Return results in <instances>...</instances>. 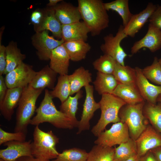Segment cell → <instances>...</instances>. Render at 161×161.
Segmentation results:
<instances>
[{
    "mask_svg": "<svg viewBox=\"0 0 161 161\" xmlns=\"http://www.w3.org/2000/svg\"><path fill=\"white\" fill-rule=\"evenodd\" d=\"M53 98L49 91L45 89L44 98L36 109V114L31 120L30 124L36 126L43 123L48 122L58 129H69L78 127V123L57 109Z\"/></svg>",
    "mask_w": 161,
    "mask_h": 161,
    "instance_id": "obj_1",
    "label": "cell"
},
{
    "mask_svg": "<svg viewBox=\"0 0 161 161\" xmlns=\"http://www.w3.org/2000/svg\"><path fill=\"white\" fill-rule=\"evenodd\" d=\"M81 19L89 28L91 35H98L109 26V19L101 0H78Z\"/></svg>",
    "mask_w": 161,
    "mask_h": 161,
    "instance_id": "obj_2",
    "label": "cell"
},
{
    "mask_svg": "<svg viewBox=\"0 0 161 161\" xmlns=\"http://www.w3.org/2000/svg\"><path fill=\"white\" fill-rule=\"evenodd\" d=\"M43 89H36L28 85L23 88L16 115L15 132L26 134L27 127L36 110V103Z\"/></svg>",
    "mask_w": 161,
    "mask_h": 161,
    "instance_id": "obj_3",
    "label": "cell"
},
{
    "mask_svg": "<svg viewBox=\"0 0 161 161\" xmlns=\"http://www.w3.org/2000/svg\"><path fill=\"white\" fill-rule=\"evenodd\" d=\"M99 102L101 111L100 119L91 130L95 136L98 137L111 123L120 121L119 113L121 108L126 103L121 99L112 94L102 95Z\"/></svg>",
    "mask_w": 161,
    "mask_h": 161,
    "instance_id": "obj_4",
    "label": "cell"
},
{
    "mask_svg": "<svg viewBox=\"0 0 161 161\" xmlns=\"http://www.w3.org/2000/svg\"><path fill=\"white\" fill-rule=\"evenodd\" d=\"M33 141L31 143L32 156L35 158L49 160L56 158L59 153L56 149L59 138L52 131L45 132L36 126L33 133Z\"/></svg>",
    "mask_w": 161,
    "mask_h": 161,
    "instance_id": "obj_5",
    "label": "cell"
},
{
    "mask_svg": "<svg viewBox=\"0 0 161 161\" xmlns=\"http://www.w3.org/2000/svg\"><path fill=\"white\" fill-rule=\"evenodd\" d=\"M145 101L135 104H126L120 109L119 117L120 121L127 125L130 137L135 140L149 124L143 109Z\"/></svg>",
    "mask_w": 161,
    "mask_h": 161,
    "instance_id": "obj_6",
    "label": "cell"
},
{
    "mask_svg": "<svg viewBox=\"0 0 161 161\" xmlns=\"http://www.w3.org/2000/svg\"><path fill=\"white\" fill-rule=\"evenodd\" d=\"M128 36L124 31V27L120 25L115 35L110 33L103 37L104 43L100 46L104 54L108 55L120 64L124 66V60L127 54L120 45L121 41Z\"/></svg>",
    "mask_w": 161,
    "mask_h": 161,
    "instance_id": "obj_7",
    "label": "cell"
},
{
    "mask_svg": "<svg viewBox=\"0 0 161 161\" xmlns=\"http://www.w3.org/2000/svg\"><path fill=\"white\" fill-rule=\"evenodd\" d=\"M130 138L127 125L120 122L113 124L109 129L101 133L94 143L104 147H111L126 142Z\"/></svg>",
    "mask_w": 161,
    "mask_h": 161,
    "instance_id": "obj_8",
    "label": "cell"
},
{
    "mask_svg": "<svg viewBox=\"0 0 161 161\" xmlns=\"http://www.w3.org/2000/svg\"><path fill=\"white\" fill-rule=\"evenodd\" d=\"M32 43L37 50V55L40 60H50L53 50L64 42L62 38L56 40L49 35L47 30L36 32L32 37Z\"/></svg>",
    "mask_w": 161,
    "mask_h": 161,
    "instance_id": "obj_9",
    "label": "cell"
},
{
    "mask_svg": "<svg viewBox=\"0 0 161 161\" xmlns=\"http://www.w3.org/2000/svg\"><path fill=\"white\" fill-rule=\"evenodd\" d=\"M36 73L32 66L23 62L6 75L5 83L8 89L23 88L30 84Z\"/></svg>",
    "mask_w": 161,
    "mask_h": 161,
    "instance_id": "obj_10",
    "label": "cell"
},
{
    "mask_svg": "<svg viewBox=\"0 0 161 161\" xmlns=\"http://www.w3.org/2000/svg\"><path fill=\"white\" fill-rule=\"evenodd\" d=\"M135 141L137 154L143 157L150 150L161 147V134L148 124Z\"/></svg>",
    "mask_w": 161,
    "mask_h": 161,
    "instance_id": "obj_11",
    "label": "cell"
},
{
    "mask_svg": "<svg viewBox=\"0 0 161 161\" xmlns=\"http://www.w3.org/2000/svg\"><path fill=\"white\" fill-rule=\"evenodd\" d=\"M86 96L83 105V108L80 120L78 122V131L77 134L89 129V121L92 117L95 112L100 108L99 102H96L94 97L93 86L89 84L84 87Z\"/></svg>",
    "mask_w": 161,
    "mask_h": 161,
    "instance_id": "obj_12",
    "label": "cell"
},
{
    "mask_svg": "<svg viewBox=\"0 0 161 161\" xmlns=\"http://www.w3.org/2000/svg\"><path fill=\"white\" fill-rule=\"evenodd\" d=\"M148 49L155 52L161 49V30L149 23L147 32L141 39L136 41L131 48L132 55L137 53L143 48Z\"/></svg>",
    "mask_w": 161,
    "mask_h": 161,
    "instance_id": "obj_13",
    "label": "cell"
},
{
    "mask_svg": "<svg viewBox=\"0 0 161 161\" xmlns=\"http://www.w3.org/2000/svg\"><path fill=\"white\" fill-rule=\"evenodd\" d=\"M31 140L20 142L11 141L4 145L6 148L0 150V158L4 161H16L23 157H33L31 151Z\"/></svg>",
    "mask_w": 161,
    "mask_h": 161,
    "instance_id": "obj_14",
    "label": "cell"
},
{
    "mask_svg": "<svg viewBox=\"0 0 161 161\" xmlns=\"http://www.w3.org/2000/svg\"><path fill=\"white\" fill-rule=\"evenodd\" d=\"M136 84L144 100L148 103L157 104V98L161 94V86L150 83L143 74L141 69L135 68Z\"/></svg>",
    "mask_w": 161,
    "mask_h": 161,
    "instance_id": "obj_15",
    "label": "cell"
},
{
    "mask_svg": "<svg viewBox=\"0 0 161 161\" xmlns=\"http://www.w3.org/2000/svg\"><path fill=\"white\" fill-rule=\"evenodd\" d=\"M157 5L152 2L148 3L146 8L137 14H133L131 19L124 27V31L128 37H134L143 27L157 9Z\"/></svg>",
    "mask_w": 161,
    "mask_h": 161,
    "instance_id": "obj_16",
    "label": "cell"
},
{
    "mask_svg": "<svg viewBox=\"0 0 161 161\" xmlns=\"http://www.w3.org/2000/svg\"><path fill=\"white\" fill-rule=\"evenodd\" d=\"M52 7L56 18L62 25L78 22L81 19L78 7L71 3L63 1Z\"/></svg>",
    "mask_w": 161,
    "mask_h": 161,
    "instance_id": "obj_17",
    "label": "cell"
},
{
    "mask_svg": "<svg viewBox=\"0 0 161 161\" xmlns=\"http://www.w3.org/2000/svg\"><path fill=\"white\" fill-rule=\"evenodd\" d=\"M23 88L8 89L3 101L0 103L1 114L8 121L12 119L14 109L18 106L20 99Z\"/></svg>",
    "mask_w": 161,
    "mask_h": 161,
    "instance_id": "obj_18",
    "label": "cell"
},
{
    "mask_svg": "<svg viewBox=\"0 0 161 161\" xmlns=\"http://www.w3.org/2000/svg\"><path fill=\"white\" fill-rule=\"evenodd\" d=\"M90 30L83 21L62 25V38L64 42L82 41L86 42Z\"/></svg>",
    "mask_w": 161,
    "mask_h": 161,
    "instance_id": "obj_19",
    "label": "cell"
},
{
    "mask_svg": "<svg viewBox=\"0 0 161 161\" xmlns=\"http://www.w3.org/2000/svg\"><path fill=\"white\" fill-rule=\"evenodd\" d=\"M70 58L63 44L53 50L50 58L49 67L60 75H68Z\"/></svg>",
    "mask_w": 161,
    "mask_h": 161,
    "instance_id": "obj_20",
    "label": "cell"
},
{
    "mask_svg": "<svg viewBox=\"0 0 161 161\" xmlns=\"http://www.w3.org/2000/svg\"><path fill=\"white\" fill-rule=\"evenodd\" d=\"M57 74L48 65L37 73L29 85L36 89L47 88L52 90L55 86Z\"/></svg>",
    "mask_w": 161,
    "mask_h": 161,
    "instance_id": "obj_21",
    "label": "cell"
},
{
    "mask_svg": "<svg viewBox=\"0 0 161 161\" xmlns=\"http://www.w3.org/2000/svg\"><path fill=\"white\" fill-rule=\"evenodd\" d=\"M112 94L121 99L126 104L133 105L145 101L136 84L119 83Z\"/></svg>",
    "mask_w": 161,
    "mask_h": 161,
    "instance_id": "obj_22",
    "label": "cell"
},
{
    "mask_svg": "<svg viewBox=\"0 0 161 161\" xmlns=\"http://www.w3.org/2000/svg\"><path fill=\"white\" fill-rule=\"evenodd\" d=\"M42 19L36 27V32L49 30L54 36L62 38V24L56 18L52 7L47 10Z\"/></svg>",
    "mask_w": 161,
    "mask_h": 161,
    "instance_id": "obj_23",
    "label": "cell"
},
{
    "mask_svg": "<svg viewBox=\"0 0 161 161\" xmlns=\"http://www.w3.org/2000/svg\"><path fill=\"white\" fill-rule=\"evenodd\" d=\"M63 45L70 60L74 62L79 61L84 59L91 49V46L89 44L82 41L64 42Z\"/></svg>",
    "mask_w": 161,
    "mask_h": 161,
    "instance_id": "obj_24",
    "label": "cell"
},
{
    "mask_svg": "<svg viewBox=\"0 0 161 161\" xmlns=\"http://www.w3.org/2000/svg\"><path fill=\"white\" fill-rule=\"evenodd\" d=\"M69 78L71 88L70 95L76 93L82 87L92 82V74L83 66L79 67L72 74L69 75Z\"/></svg>",
    "mask_w": 161,
    "mask_h": 161,
    "instance_id": "obj_25",
    "label": "cell"
},
{
    "mask_svg": "<svg viewBox=\"0 0 161 161\" xmlns=\"http://www.w3.org/2000/svg\"><path fill=\"white\" fill-rule=\"evenodd\" d=\"M93 83L95 90L102 95L105 94H112L119 83L113 75L97 72Z\"/></svg>",
    "mask_w": 161,
    "mask_h": 161,
    "instance_id": "obj_26",
    "label": "cell"
},
{
    "mask_svg": "<svg viewBox=\"0 0 161 161\" xmlns=\"http://www.w3.org/2000/svg\"><path fill=\"white\" fill-rule=\"evenodd\" d=\"M6 55L7 65L5 75L16 68L26 58V55L21 53L14 42H11L6 47Z\"/></svg>",
    "mask_w": 161,
    "mask_h": 161,
    "instance_id": "obj_27",
    "label": "cell"
},
{
    "mask_svg": "<svg viewBox=\"0 0 161 161\" xmlns=\"http://www.w3.org/2000/svg\"><path fill=\"white\" fill-rule=\"evenodd\" d=\"M104 5L107 11H114L120 16L124 27L127 25L133 15L129 10L128 0H115L104 3Z\"/></svg>",
    "mask_w": 161,
    "mask_h": 161,
    "instance_id": "obj_28",
    "label": "cell"
},
{
    "mask_svg": "<svg viewBox=\"0 0 161 161\" xmlns=\"http://www.w3.org/2000/svg\"><path fill=\"white\" fill-rule=\"evenodd\" d=\"M113 75L119 83L136 84V74L135 68L129 66H123L117 62Z\"/></svg>",
    "mask_w": 161,
    "mask_h": 161,
    "instance_id": "obj_29",
    "label": "cell"
},
{
    "mask_svg": "<svg viewBox=\"0 0 161 161\" xmlns=\"http://www.w3.org/2000/svg\"><path fill=\"white\" fill-rule=\"evenodd\" d=\"M143 112L151 126L161 134V106L145 101Z\"/></svg>",
    "mask_w": 161,
    "mask_h": 161,
    "instance_id": "obj_30",
    "label": "cell"
},
{
    "mask_svg": "<svg viewBox=\"0 0 161 161\" xmlns=\"http://www.w3.org/2000/svg\"><path fill=\"white\" fill-rule=\"evenodd\" d=\"M49 93L53 98H58L61 103L66 100L70 96L71 93L69 75H60L58 78L56 85Z\"/></svg>",
    "mask_w": 161,
    "mask_h": 161,
    "instance_id": "obj_31",
    "label": "cell"
},
{
    "mask_svg": "<svg viewBox=\"0 0 161 161\" xmlns=\"http://www.w3.org/2000/svg\"><path fill=\"white\" fill-rule=\"evenodd\" d=\"M136 154L137 150L135 141L131 138L128 141L115 148L113 161H124Z\"/></svg>",
    "mask_w": 161,
    "mask_h": 161,
    "instance_id": "obj_32",
    "label": "cell"
},
{
    "mask_svg": "<svg viewBox=\"0 0 161 161\" xmlns=\"http://www.w3.org/2000/svg\"><path fill=\"white\" fill-rule=\"evenodd\" d=\"M115 148L96 145L88 153L86 161H113Z\"/></svg>",
    "mask_w": 161,
    "mask_h": 161,
    "instance_id": "obj_33",
    "label": "cell"
},
{
    "mask_svg": "<svg viewBox=\"0 0 161 161\" xmlns=\"http://www.w3.org/2000/svg\"><path fill=\"white\" fill-rule=\"evenodd\" d=\"M82 96L83 92L80 90L74 96H70L66 100L61 103L60 106V111L78 123L79 121L76 119V114L78 109V100Z\"/></svg>",
    "mask_w": 161,
    "mask_h": 161,
    "instance_id": "obj_34",
    "label": "cell"
},
{
    "mask_svg": "<svg viewBox=\"0 0 161 161\" xmlns=\"http://www.w3.org/2000/svg\"><path fill=\"white\" fill-rule=\"evenodd\" d=\"M88 155L85 150L74 148L63 151L52 161H86Z\"/></svg>",
    "mask_w": 161,
    "mask_h": 161,
    "instance_id": "obj_35",
    "label": "cell"
},
{
    "mask_svg": "<svg viewBox=\"0 0 161 161\" xmlns=\"http://www.w3.org/2000/svg\"><path fill=\"white\" fill-rule=\"evenodd\" d=\"M117 62L111 56L103 54L95 60L92 65L98 72L113 75Z\"/></svg>",
    "mask_w": 161,
    "mask_h": 161,
    "instance_id": "obj_36",
    "label": "cell"
},
{
    "mask_svg": "<svg viewBox=\"0 0 161 161\" xmlns=\"http://www.w3.org/2000/svg\"><path fill=\"white\" fill-rule=\"evenodd\" d=\"M141 71L146 79L161 86V66L157 57H154L151 65L141 69Z\"/></svg>",
    "mask_w": 161,
    "mask_h": 161,
    "instance_id": "obj_37",
    "label": "cell"
},
{
    "mask_svg": "<svg viewBox=\"0 0 161 161\" xmlns=\"http://www.w3.org/2000/svg\"><path fill=\"white\" fill-rule=\"evenodd\" d=\"M26 133L21 132L10 133L5 131L0 128V145L10 141H16L20 142L25 141Z\"/></svg>",
    "mask_w": 161,
    "mask_h": 161,
    "instance_id": "obj_38",
    "label": "cell"
},
{
    "mask_svg": "<svg viewBox=\"0 0 161 161\" xmlns=\"http://www.w3.org/2000/svg\"><path fill=\"white\" fill-rule=\"evenodd\" d=\"M148 21L161 30V5H157V9L151 16Z\"/></svg>",
    "mask_w": 161,
    "mask_h": 161,
    "instance_id": "obj_39",
    "label": "cell"
},
{
    "mask_svg": "<svg viewBox=\"0 0 161 161\" xmlns=\"http://www.w3.org/2000/svg\"><path fill=\"white\" fill-rule=\"evenodd\" d=\"M7 65L6 47L0 44V75L4 74Z\"/></svg>",
    "mask_w": 161,
    "mask_h": 161,
    "instance_id": "obj_40",
    "label": "cell"
},
{
    "mask_svg": "<svg viewBox=\"0 0 161 161\" xmlns=\"http://www.w3.org/2000/svg\"><path fill=\"white\" fill-rule=\"evenodd\" d=\"M8 89L4 78L2 75H0V103L3 101Z\"/></svg>",
    "mask_w": 161,
    "mask_h": 161,
    "instance_id": "obj_41",
    "label": "cell"
},
{
    "mask_svg": "<svg viewBox=\"0 0 161 161\" xmlns=\"http://www.w3.org/2000/svg\"><path fill=\"white\" fill-rule=\"evenodd\" d=\"M43 15L39 11H35L33 12L31 16V20L32 22L35 24L37 25L41 22Z\"/></svg>",
    "mask_w": 161,
    "mask_h": 161,
    "instance_id": "obj_42",
    "label": "cell"
},
{
    "mask_svg": "<svg viewBox=\"0 0 161 161\" xmlns=\"http://www.w3.org/2000/svg\"><path fill=\"white\" fill-rule=\"evenodd\" d=\"M154 157L156 161H161V147H159L150 151Z\"/></svg>",
    "mask_w": 161,
    "mask_h": 161,
    "instance_id": "obj_43",
    "label": "cell"
},
{
    "mask_svg": "<svg viewBox=\"0 0 161 161\" xmlns=\"http://www.w3.org/2000/svg\"><path fill=\"white\" fill-rule=\"evenodd\" d=\"M16 161H49L34 157H23L18 159Z\"/></svg>",
    "mask_w": 161,
    "mask_h": 161,
    "instance_id": "obj_44",
    "label": "cell"
},
{
    "mask_svg": "<svg viewBox=\"0 0 161 161\" xmlns=\"http://www.w3.org/2000/svg\"><path fill=\"white\" fill-rule=\"evenodd\" d=\"M144 161H156V160L152 154L149 151L144 156Z\"/></svg>",
    "mask_w": 161,
    "mask_h": 161,
    "instance_id": "obj_45",
    "label": "cell"
},
{
    "mask_svg": "<svg viewBox=\"0 0 161 161\" xmlns=\"http://www.w3.org/2000/svg\"><path fill=\"white\" fill-rule=\"evenodd\" d=\"M124 161H144V156L140 157L136 154Z\"/></svg>",
    "mask_w": 161,
    "mask_h": 161,
    "instance_id": "obj_46",
    "label": "cell"
},
{
    "mask_svg": "<svg viewBox=\"0 0 161 161\" xmlns=\"http://www.w3.org/2000/svg\"><path fill=\"white\" fill-rule=\"evenodd\" d=\"M63 0H49L47 5L49 7H54L56 6L59 2H61Z\"/></svg>",
    "mask_w": 161,
    "mask_h": 161,
    "instance_id": "obj_47",
    "label": "cell"
},
{
    "mask_svg": "<svg viewBox=\"0 0 161 161\" xmlns=\"http://www.w3.org/2000/svg\"><path fill=\"white\" fill-rule=\"evenodd\" d=\"M157 102L158 103V104L161 106V94L158 96Z\"/></svg>",
    "mask_w": 161,
    "mask_h": 161,
    "instance_id": "obj_48",
    "label": "cell"
},
{
    "mask_svg": "<svg viewBox=\"0 0 161 161\" xmlns=\"http://www.w3.org/2000/svg\"><path fill=\"white\" fill-rule=\"evenodd\" d=\"M158 61H159V63H160V66H161V57L160 59H158Z\"/></svg>",
    "mask_w": 161,
    "mask_h": 161,
    "instance_id": "obj_49",
    "label": "cell"
},
{
    "mask_svg": "<svg viewBox=\"0 0 161 161\" xmlns=\"http://www.w3.org/2000/svg\"><path fill=\"white\" fill-rule=\"evenodd\" d=\"M0 161H4V160H2V159H0Z\"/></svg>",
    "mask_w": 161,
    "mask_h": 161,
    "instance_id": "obj_50",
    "label": "cell"
}]
</instances>
